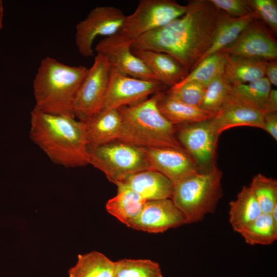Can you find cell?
I'll use <instances>...</instances> for the list:
<instances>
[{
  "label": "cell",
  "instance_id": "6da1fadb",
  "mask_svg": "<svg viewBox=\"0 0 277 277\" xmlns=\"http://www.w3.org/2000/svg\"><path fill=\"white\" fill-rule=\"evenodd\" d=\"M182 16L137 38L131 50L163 52L176 59L189 73L212 43L220 10L210 0H191Z\"/></svg>",
  "mask_w": 277,
  "mask_h": 277
},
{
  "label": "cell",
  "instance_id": "7a4b0ae2",
  "mask_svg": "<svg viewBox=\"0 0 277 277\" xmlns=\"http://www.w3.org/2000/svg\"><path fill=\"white\" fill-rule=\"evenodd\" d=\"M29 137L55 164L66 168L89 164L85 122L34 108Z\"/></svg>",
  "mask_w": 277,
  "mask_h": 277
},
{
  "label": "cell",
  "instance_id": "3957f363",
  "mask_svg": "<svg viewBox=\"0 0 277 277\" xmlns=\"http://www.w3.org/2000/svg\"><path fill=\"white\" fill-rule=\"evenodd\" d=\"M87 70L83 66H71L49 56L44 58L33 81L34 108L75 117L74 100Z\"/></svg>",
  "mask_w": 277,
  "mask_h": 277
},
{
  "label": "cell",
  "instance_id": "277c9868",
  "mask_svg": "<svg viewBox=\"0 0 277 277\" xmlns=\"http://www.w3.org/2000/svg\"><path fill=\"white\" fill-rule=\"evenodd\" d=\"M160 93L138 104L117 109L122 118L118 141L142 148H183L174 125L158 108Z\"/></svg>",
  "mask_w": 277,
  "mask_h": 277
},
{
  "label": "cell",
  "instance_id": "5b68a950",
  "mask_svg": "<svg viewBox=\"0 0 277 277\" xmlns=\"http://www.w3.org/2000/svg\"><path fill=\"white\" fill-rule=\"evenodd\" d=\"M188 9L173 0H141L135 10L126 16L119 30L101 40L95 47L96 53H108L130 47L144 34L182 16Z\"/></svg>",
  "mask_w": 277,
  "mask_h": 277
},
{
  "label": "cell",
  "instance_id": "8992f818",
  "mask_svg": "<svg viewBox=\"0 0 277 277\" xmlns=\"http://www.w3.org/2000/svg\"><path fill=\"white\" fill-rule=\"evenodd\" d=\"M222 171L214 165L175 185L171 200L185 216L187 224L201 221L213 213L223 195Z\"/></svg>",
  "mask_w": 277,
  "mask_h": 277
},
{
  "label": "cell",
  "instance_id": "52a82bcc",
  "mask_svg": "<svg viewBox=\"0 0 277 277\" xmlns=\"http://www.w3.org/2000/svg\"><path fill=\"white\" fill-rule=\"evenodd\" d=\"M88 153L89 164L103 172L114 184L132 174L153 170L143 148L123 142L88 146Z\"/></svg>",
  "mask_w": 277,
  "mask_h": 277
},
{
  "label": "cell",
  "instance_id": "ba28073f",
  "mask_svg": "<svg viewBox=\"0 0 277 277\" xmlns=\"http://www.w3.org/2000/svg\"><path fill=\"white\" fill-rule=\"evenodd\" d=\"M111 69L108 56L97 53L93 65L88 68L74 100L73 112L78 120L86 122L102 109Z\"/></svg>",
  "mask_w": 277,
  "mask_h": 277
},
{
  "label": "cell",
  "instance_id": "9c48e42d",
  "mask_svg": "<svg viewBox=\"0 0 277 277\" xmlns=\"http://www.w3.org/2000/svg\"><path fill=\"white\" fill-rule=\"evenodd\" d=\"M125 16L121 10L113 6H97L92 9L76 25L75 40L79 53L86 57L94 55L92 45L95 38L115 34Z\"/></svg>",
  "mask_w": 277,
  "mask_h": 277
},
{
  "label": "cell",
  "instance_id": "30bf717a",
  "mask_svg": "<svg viewBox=\"0 0 277 277\" xmlns=\"http://www.w3.org/2000/svg\"><path fill=\"white\" fill-rule=\"evenodd\" d=\"M273 33L261 20L254 18L236 40L222 51L263 61L276 60L277 44Z\"/></svg>",
  "mask_w": 277,
  "mask_h": 277
},
{
  "label": "cell",
  "instance_id": "8fae6325",
  "mask_svg": "<svg viewBox=\"0 0 277 277\" xmlns=\"http://www.w3.org/2000/svg\"><path fill=\"white\" fill-rule=\"evenodd\" d=\"M165 88L167 87L157 81L133 78L111 68L102 109H118L138 104L148 98L149 95L162 92Z\"/></svg>",
  "mask_w": 277,
  "mask_h": 277
},
{
  "label": "cell",
  "instance_id": "7c38bea8",
  "mask_svg": "<svg viewBox=\"0 0 277 277\" xmlns=\"http://www.w3.org/2000/svg\"><path fill=\"white\" fill-rule=\"evenodd\" d=\"M143 148L152 168L173 185L201 172L194 159L184 148Z\"/></svg>",
  "mask_w": 277,
  "mask_h": 277
},
{
  "label": "cell",
  "instance_id": "4fadbf2b",
  "mask_svg": "<svg viewBox=\"0 0 277 277\" xmlns=\"http://www.w3.org/2000/svg\"><path fill=\"white\" fill-rule=\"evenodd\" d=\"M187 224L183 213L171 199L146 201L128 227L149 233H162Z\"/></svg>",
  "mask_w": 277,
  "mask_h": 277
},
{
  "label": "cell",
  "instance_id": "5bb4252c",
  "mask_svg": "<svg viewBox=\"0 0 277 277\" xmlns=\"http://www.w3.org/2000/svg\"><path fill=\"white\" fill-rule=\"evenodd\" d=\"M183 125L176 134L181 145L193 157L198 167L213 165L219 136L210 120Z\"/></svg>",
  "mask_w": 277,
  "mask_h": 277
},
{
  "label": "cell",
  "instance_id": "9a60e30c",
  "mask_svg": "<svg viewBox=\"0 0 277 277\" xmlns=\"http://www.w3.org/2000/svg\"><path fill=\"white\" fill-rule=\"evenodd\" d=\"M263 113L243 103L230 93L226 101L210 120L219 136L223 131L235 127L263 128Z\"/></svg>",
  "mask_w": 277,
  "mask_h": 277
},
{
  "label": "cell",
  "instance_id": "2e32d148",
  "mask_svg": "<svg viewBox=\"0 0 277 277\" xmlns=\"http://www.w3.org/2000/svg\"><path fill=\"white\" fill-rule=\"evenodd\" d=\"M117 191L130 190L146 201L171 199L174 185L161 173L148 170L132 174L115 184Z\"/></svg>",
  "mask_w": 277,
  "mask_h": 277
},
{
  "label": "cell",
  "instance_id": "e0dca14e",
  "mask_svg": "<svg viewBox=\"0 0 277 277\" xmlns=\"http://www.w3.org/2000/svg\"><path fill=\"white\" fill-rule=\"evenodd\" d=\"M147 66L156 80L170 88L183 80L189 72L174 57L163 52L131 50Z\"/></svg>",
  "mask_w": 277,
  "mask_h": 277
},
{
  "label": "cell",
  "instance_id": "ac0fdd59",
  "mask_svg": "<svg viewBox=\"0 0 277 277\" xmlns=\"http://www.w3.org/2000/svg\"><path fill=\"white\" fill-rule=\"evenodd\" d=\"M85 125L88 146H99L118 140L122 118L117 109H102Z\"/></svg>",
  "mask_w": 277,
  "mask_h": 277
},
{
  "label": "cell",
  "instance_id": "d6986e66",
  "mask_svg": "<svg viewBox=\"0 0 277 277\" xmlns=\"http://www.w3.org/2000/svg\"><path fill=\"white\" fill-rule=\"evenodd\" d=\"M255 18L254 13L235 17L231 16L221 10L213 34L211 45L201 61L231 44Z\"/></svg>",
  "mask_w": 277,
  "mask_h": 277
},
{
  "label": "cell",
  "instance_id": "ffe728a7",
  "mask_svg": "<svg viewBox=\"0 0 277 277\" xmlns=\"http://www.w3.org/2000/svg\"><path fill=\"white\" fill-rule=\"evenodd\" d=\"M225 58L224 75L231 86L265 77L268 62L227 54Z\"/></svg>",
  "mask_w": 277,
  "mask_h": 277
},
{
  "label": "cell",
  "instance_id": "44dd1931",
  "mask_svg": "<svg viewBox=\"0 0 277 277\" xmlns=\"http://www.w3.org/2000/svg\"><path fill=\"white\" fill-rule=\"evenodd\" d=\"M157 107L162 115L173 125L195 123L213 117L200 107L184 103L162 92L159 94Z\"/></svg>",
  "mask_w": 277,
  "mask_h": 277
},
{
  "label": "cell",
  "instance_id": "7402d4cb",
  "mask_svg": "<svg viewBox=\"0 0 277 277\" xmlns=\"http://www.w3.org/2000/svg\"><path fill=\"white\" fill-rule=\"evenodd\" d=\"M263 213L249 186H244L235 200L229 203V221L240 233Z\"/></svg>",
  "mask_w": 277,
  "mask_h": 277
},
{
  "label": "cell",
  "instance_id": "603a6c76",
  "mask_svg": "<svg viewBox=\"0 0 277 277\" xmlns=\"http://www.w3.org/2000/svg\"><path fill=\"white\" fill-rule=\"evenodd\" d=\"M104 54L108 56L111 68L119 73L139 80L157 81L145 64L133 53L130 47Z\"/></svg>",
  "mask_w": 277,
  "mask_h": 277
},
{
  "label": "cell",
  "instance_id": "cb8c5ba5",
  "mask_svg": "<svg viewBox=\"0 0 277 277\" xmlns=\"http://www.w3.org/2000/svg\"><path fill=\"white\" fill-rule=\"evenodd\" d=\"M115 262L103 254L92 251L79 254L75 266L68 271L69 277H114Z\"/></svg>",
  "mask_w": 277,
  "mask_h": 277
},
{
  "label": "cell",
  "instance_id": "d4e9b609",
  "mask_svg": "<svg viewBox=\"0 0 277 277\" xmlns=\"http://www.w3.org/2000/svg\"><path fill=\"white\" fill-rule=\"evenodd\" d=\"M146 202L136 192L125 189L117 191L107 202L106 208L110 214L128 226L140 214Z\"/></svg>",
  "mask_w": 277,
  "mask_h": 277
},
{
  "label": "cell",
  "instance_id": "484cf974",
  "mask_svg": "<svg viewBox=\"0 0 277 277\" xmlns=\"http://www.w3.org/2000/svg\"><path fill=\"white\" fill-rule=\"evenodd\" d=\"M271 85L266 77L241 85L231 86V93L247 105L261 111H266Z\"/></svg>",
  "mask_w": 277,
  "mask_h": 277
},
{
  "label": "cell",
  "instance_id": "4316f807",
  "mask_svg": "<svg viewBox=\"0 0 277 277\" xmlns=\"http://www.w3.org/2000/svg\"><path fill=\"white\" fill-rule=\"evenodd\" d=\"M226 55L223 51H220L205 57L183 80L175 85L195 82L207 87L224 73Z\"/></svg>",
  "mask_w": 277,
  "mask_h": 277
},
{
  "label": "cell",
  "instance_id": "83f0119b",
  "mask_svg": "<svg viewBox=\"0 0 277 277\" xmlns=\"http://www.w3.org/2000/svg\"><path fill=\"white\" fill-rule=\"evenodd\" d=\"M239 233L249 245H270L277 239V223L270 214L262 213Z\"/></svg>",
  "mask_w": 277,
  "mask_h": 277
},
{
  "label": "cell",
  "instance_id": "f1b7e54d",
  "mask_svg": "<svg viewBox=\"0 0 277 277\" xmlns=\"http://www.w3.org/2000/svg\"><path fill=\"white\" fill-rule=\"evenodd\" d=\"M114 277H163V275L157 262L123 259L115 262Z\"/></svg>",
  "mask_w": 277,
  "mask_h": 277
},
{
  "label": "cell",
  "instance_id": "f546056e",
  "mask_svg": "<svg viewBox=\"0 0 277 277\" xmlns=\"http://www.w3.org/2000/svg\"><path fill=\"white\" fill-rule=\"evenodd\" d=\"M249 186L262 213L270 214L277 205V181L258 173L253 177Z\"/></svg>",
  "mask_w": 277,
  "mask_h": 277
},
{
  "label": "cell",
  "instance_id": "4dcf8cb0",
  "mask_svg": "<svg viewBox=\"0 0 277 277\" xmlns=\"http://www.w3.org/2000/svg\"><path fill=\"white\" fill-rule=\"evenodd\" d=\"M231 90V86L223 73L206 87L200 108L213 116L226 101Z\"/></svg>",
  "mask_w": 277,
  "mask_h": 277
},
{
  "label": "cell",
  "instance_id": "1f68e13d",
  "mask_svg": "<svg viewBox=\"0 0 277 277\" xmlns=\"http://www.w3.org/2000/svg\"><path fill=\"white\" fill-rule=\"evenodd\" d=\"M206 86L195 82L175 85L165 93L169 96L190 106L200 107Z\"/></svg>",
  "mask_w": 277,
  "mask_h": 277
},
{
  "label": "cell",
  "instance_id": "d6a6232c",
  "mask_svg": "<svg viewBox=\"0 0 277 277\" xmlns=\"http://www.w3.org/2000/svg\"><path fill=\"white\" fill-rule=\"evenodd\" d=\"M256 18L264 22L274 35L277 33V1L276 0H250Z\"/></svg>",
  "mask_w": 277,
  "mask_h": 277
},
{
  "label": "cell",
  "instance_id": "836d02e7",
  "mask_svg": "<svg viewBox=\"0 0 277 277\" xmlns=\"http://www.w3.org/2000/svg\"><path fill=\"white\" fill-rule=\"evenodd\" d=\"M219 9L238 17L253 14L250 0H210Z\"/></svg>",
  "mask_w": 277,
  "mask_h": 277
},
{
  "label": "cell",
  "instance_id": "e575fe53",
  "mask_svg": "<svg viewBox=\"0 0 277 277\" xmlns=\"http://www.w3.org/2000/svg\"><path fill=\"white\" fill-rule=\"evenodd\" d=\"M262 129L267 132L276 141H277L276 111L264 113Z\"/></svg>",
  "mask_w": 277,
  "mask_h": 277
},
{
  "label": "cell",
  "instance_id": "d590c367",
  "mask_svg": "<svg viewBox=\"0 0 277 277\" xmlns=\"http://www.w3.org/2000/svg\"><path fill=\"white\" fill-rule=\"evenodd\" d=\"M266 77L271 85L277 86V61L272 60L268 61L266 70Z\"/></svg>",
  "mask_w": 277,
  "mask_h": 277
},
{
  "label": "cell",
  "instance_id": "8d00e7d4",
  "mask_svg": "<svg viewBox=\"0 0 277 277\" xmlns=\"http://www.w3.org/2000/svg\"><path fill=\"white\" fill-rule=\"evenodd\" d=\"M277 111V90L271 89L268 98L266 112Z\"/></svg>",
  "mask_w": 277,
  "mask_h": 277
},
{
  "label": "cell",
  "instance_id": "74e56055",
  "mask_svg": "<svg viewBox=\"0 0 277 277\" xmlns=\"http://www.w3.org/2000/svg\"><path fill=\"white\" fill-rule=\"evenodd\" d=\"M4 5L2 0H0V30L3 26V17H4Z\"/></svg>",
  "mask_w": 277,
  "mask_h": 277
},
{
  "label": "cell",
  "instance_id": "f35d334b",
  "mask_svg": "<svg viewBox=\"0 0 277 277\" xmlns=\"http://www.w3.org/2000/svg\"><path fill=\"white\" fill-rule=\"evenodd\" d=\"M274 221L277 223V205H276L270 214Z\"/></svg>",
  "mask_w": 277,
  "mask_h": 277
}]
</instances>
